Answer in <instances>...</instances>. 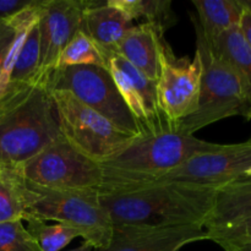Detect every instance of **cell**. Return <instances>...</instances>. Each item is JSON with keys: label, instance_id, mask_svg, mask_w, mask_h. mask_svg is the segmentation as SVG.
I'll use <instances>...</instances> for the list:
<instances>
[{"label": "cell", "instance_id": "1", "mask_svg": "<svg viewBox=\"0 0 251 251\" xmlns=\"http://www.w3.org/2000/svg\"><path fill=\"white\" fill-rule=\"evenodd\" d=\"M217 189L156 181L120 193L100 194L113 225L150 227L205 226L213 210Z\"/></svg>", "mask_w": 251, "mask_h": 251}, {"label": "cell", "instance_id": "2", "mask_svg": "<svg viewBox=\"0 0 251 251\" xmlns=\"http://www.w3.org/2000/svg\"><path fill=\"white\" fill-rule=\"evenodd\" d=\"M61 137L46 81L0 95V167H21Z\"/></svg>", "mask_w": 251, "mask_h": 251}, {"label": "cell", "instance_id": "3", "mask_svg": "<svg viewBox=\"0 0 251 251\" xmlns=\"http://www.w3.org/2000/svg\"><path fill=\"white\" fill-rule=\"evenodd\" d=\"M216 146L178 131L140 135L126 149L100 163L103 185L98 193H120L156 183L190 157Z\"/></svg>", "mask_w": 251, "mask_h": 251}, {"label": "cell", "instance_id": "4", "mask_svg": "<svg viewBox=\"0 0 251 251\" xmlns=\"http://www.w3.org/2000/svg\"><path fill=\"white\" fill-rule=\"evenodd\" d=\"M196 28V51L202 63L199 107L194 114L176 125V131L194 135L207 125L240 115L251 119V87L247 81L226 61L218 58Z\"/></svg>", "mask_w": 251, "mask_h": 251}, {"label": "cell", "instance_id": "5", "mask_svg": "<svg viewBox=\"0 0 251 251\" xmlns=\"http://www.w3.org/2000/svg\"><path fill=\"white\" fill-rule=\"evenodd\" d=\"M29 188L31 201L25 221H55L77 229L85 243L95 250L107 247L112 238L113 222L100 205L97 190L54 191L32 184Z\"/></svg>", "mask_w": 251, "mask_h": 251}, {"label": "cell", "instance_id": "6", "mask_svg": "<svg viewBox=\"0 0 251 251\" xmlns=\"http://www.w3.org/2000/svg\"><path fill=\"white\" fill-rule=\"evenodd\" d=\"M50 92L61 136L97 163L114 157L137 137L119 129L68 91L54 90Z\"/></svg>", "mask_w": 251, "mask_h": 251}, {"label": "cell", "instance_id": "7", "mask_svg": "<svg viewBox=\"0 0 251 251\" xmlns=\"http://www.w3.org/2000/svg\"><path fill=\"white\" fill-rule=\"evenodd\" d=\"M21 171L29 184L47 190L100 191L103 185L100 164L77 151L64 137L22 164Z\"/></svg>", "mask_w": 251, "mask_h": 251}, {"label": "cell", "instance_id": "8", "mask_svg": "<svg viewBox=\"0 0 251 251\" xmlns=\"http://www.w3.org/2000/svg\"><path fill=\"white\" fill-rule=\"evenodd\" d=\"M47 85L50 91L70 92L119 129L136 136L141 135L108 69L98 66L58 68L49 76Z\"/></svg>", "mask_w": 251, "mask_h": 251}, {"label": "cell", "instance_id": "9", "mask_svg": "<svg viewBox=\"0 0 251 251\" xmlns=\"http://www.w3.org/2000/svg\"><path fill=\"white\" fill-rule=\"evenodd\" d=\"M202 63L196 51L194 60L178 58L171 47L163 44L161 74L157 81L159 108L174 129L179 122L198 110L200 98Z\"/></svg>", "mask_w": 251, "mask_h": 251}, {"label": "cell", "instance_id": "10", "mask_svg": "<svg viewBox=\"0 0 251 251\" xmlns=\"http://www.w3.org/2000/svg\"><path fill=\"white\" fill-rule=\"evenodd\" d=\"M250 167L251 137L240 144H217L213 150L186 159L158 181H178L220 189L244 176Z\"/></svg>", "mask_w": 251, "mask_h": 251}, {"label": "cell", "instance_id": "11", "mask_svg": "<svg viewBox=\"0 0 251 251\" xmlns=\"http://www.w3.org/2000/svg\"><path fill=\"white\" fill-rule=\"evenodd\" d=\"M108 70L141 135L176 131L159 108L156 81L145 76L119 54L109 56Z\"/></svg>", "mask_w": 251, "mask_h": 251}, {"label": "cell", "instance_id": "12", "mask_svg": "<svg viewBox=\"0 0 251 251\" xmlns=\"http://www.w3.org/2000/svg\"><path fill=\"white\" fill-rule=\"evenodd\" d=\"M87 0H43L39 7L41 34L39 78H48L59 68V59L76 32L80 31Z\"/></svg>", "mask_w": 251, "mask_h": 251}, {"label": "cell", "instance_id": "13", "mask_svg": "<svg viewBox=\"0 0 251 251\" xmlns=\"http://www.w3.org/2000/svg\"><path fill=\"white\" fill-rule=\"evenodd\" d=\"M207 239L203 226L150 227L113 225L107 247L93 251H179L190 243Z\"/></svg>", "mask_w": 251, "mask_h": 251}, {"label": "cell", "instance_id": "14", "mask_svg": "<svg viewBox=\"0 0 251 251\" xmlns=\"http://www.w3.org/2000/svg\"><path fill=\"white\" fill-rule=\"evenodd\" d=\"M134 22L125 12L112 6L107 1H90L80 29L85 32L107 55L117 54L118 48Z\"/></svg>", "mask_w": 251, "mask_h": 251}, {"label": "cell", "instance_id": "15", "mask_svg": "<svg viewBox=\"0 0 251 251\" xmlns=\"http://www.w3.org/2000/svg\"><path fill=\"white\" fill-rule=\"evenodd\" d=\"M163 36L164 32L154 25H137L123 39L117 54L157 82L161 74L162 49L166 43Z\"/></svg>", "mask_w": 251, "mask_h": 251}, {"label": "cell", "instance_id": "16", "mask_svg": "<svg viewBox=\"0 0 251 251\" xmlns=\"http://www.w3.org/2000/svg\"><path fill=\"white\" fill-rule=\"evenodd\" d=\"M248 217H251V178L244 176L217 189L215 206L203 228L217 229Z\"/></svg>", "mask_w": 251, "mask_h": 251}, {"label": "cell", "instance_id": "17", "mask_svg": "<svg viewBox=\"0 0 251 251\" xmlns=\"http://www.w3.org/2000/svg\"><path fill=\"white\" fill-rule=\"evenodd\" d=\"M196 7L199 28L207 43H212L220 34L239 26L242 19V0H193Z\"/></svg>", "mask_w": 251, "mask_h": 251}, {"label": "cell", "instance_id": "18", "mask_svg": "<svg viewBox=\"0 0 251 251\" xmlns=\"http://www.w3.org/2000/svg\"><path fill=\"white\" fill-rule=\"evenodd\" d=\"M31 188L21 167H0V223L25 221Z\"/></svg>", "mask_w": 251, "mask_h": 251}, {"label": "cell", "instance_id": "19", "mask_svg": "<svg viewBox=\"0 0 251 251\" xmlns=\"http://www.w3.org/2000/svg\"><path fill=\"white\" fill-rule=\"evenodd\" d=\"M207 44L218 58L232 66L251 87V48L239 26L223 32L212 43Z\"/></svg>", "mask_w": 251, "mask_h": 251}, {"label": "cell", "instance_id": "20", "mask_svg": "<svg viewBox=\"0 0 251 251\" xmlns=\"http://www.w3.org/2000/svg\"><path fill=\"white\" fill-rule=\"evenodd\" d=\"M108 4L122 10L130 19H144L166 32L176 22V16L169 0H108Z\"/></svg>", "mask_w": 251, "mask_h": 251}, {"label": "cell", "instance_id": "21", "mask_svg": "<svg viewBox=\"0 0 251 251\" xmlns=\"http://www.w3.org/2000/svg\"><path fill=\"white\" fill-rule=\"evenodd\" d=\"M108 58L102 49L80 29L61 51L59 68L69 66H98L108 69Z\"/></svg>", "mask_w": 251, "mask_h": 251}, {"label": "cell", "instance_id": "22", "mask_svg": "<svg viewBox=\"0 0 251 251\" xmlns=\"http://www.w3.org/2000/svg\"><path fill=\"white\" fill-rule=\"evenodd\" d=\"M26 222L28 223L27 229L37 240L42 251H59L70 244L75 238L81 237L77 229L61 223L48 226L36 218H28Z\"/></svg>", "mask_w": 251, "mask_h": 251}, {"label": "cell", "instance_id": "23", "mask_svg": "<svg viewBox=\"0 0 251 251\" xmlns=\"http://www.w3.org/2000/svg\"><path fill=\"white\" fill-rule=\"evenodd\" d=\"M0 251H42L22 221L0 223Z\"/></svg>", "mask_w": 251, "mask_h": 251}, {"label": "cell", "instance_id": "24", "mask_svg": "<svg viewBox=\"0 0 251 251\" xmlns=\"http://www.w3.org/2000/svg\"><path fill=\"white\" fill-rule=\"evenodd\" d=\"M206 240H212L226 251L233 250L240 245L251 243V217L217 229L206 230Z\"/></svg>", "mask_w": 251, "mask_h": 251}, {"label": "cell", "instance_id": "25", "mask_svg": "<svg viewBox=\"0 0 251 251\" xmlns=\"http://www.w3.org/2000/svg\"><path fill=\"white\" fill-rule=\"evenodd\" d=\"M41 2L42 0H37L32 6L27 7L24 11L19 12L11 17H7V19L0 20V82H1L2 73H4L10 49H11L20 27L36 11Z\"/></svg>", "mask_w": 251, "mask_h": 251}, {"label": "cell", "instance_id": "26", "mask_svg": "<svg viewBox=\"0 0 251 251\" xmlns=\"http://www.w3.org/2000/svg\"><path fill=\"white\" fill-rule=\"evenodd\" d=\"M36 1L37 0H0V20L24 11Z\"/></svg>", "mask_w": 251, "mask_h": 251}, {"label": "cell", "instance_id": "27", "mask_svg": "<svg viewBox=\"0 0 251 251\" xmlns=\"http://www.w3.org/2000/svg\"><path fill=\"white\" fill-rule=\"evenodd\" d=\"M243 2V0H242ZM244 5V2H243ZM240 31H242L243 36H244L245 41L248 42V44L251 48V9L244 5V10H243L242 19H240Z\"/></svg>", "mask_w": 251, "mask_h": 251}, {"label": "cell", "instance_id": "28", "mask_svg": "<svg viewBox=\"0 0 251 251\" xmlns=\"http://www.w3.org/2000/svg\"><path fill=\"white\" fill-rule=\"evenodd\" d=\"M93 250L95 249H93V248L91 247L88 243L83 242L78 248H76V249H74V250H69V251H93Z\"/></svg>", "mask_w": 251, "mask_h": 251}, {"label": "cell", "instance_id": "29", "mask_svg": "<svg viewBox=\"0 0 251 251\" xmlns=\"http://www.w3.org/2000/svg\"><path fill=\"white\" fill-rule=\"evenodd\" d=\"M229 251H251V243L243 244V245H240V247L235 248V249L229 250Z\"/></svg>", "mask_w": 251, "mask_h": 251}, {"label": "cell", "instance_id": "30", "mask_svg": "<svg viewBox=\"0 0 251 251\" xmlns=\"http://www.w3.org/2000/svg\"><path fill=\"white\" fill-rule=\"evenodd\" d=\"M244 176H249V178H251V167H250L249 169H248L247 172H245V174H244Z\"/></svg>", "mask_w": 251, "mask_h": 251}]
</instances>
